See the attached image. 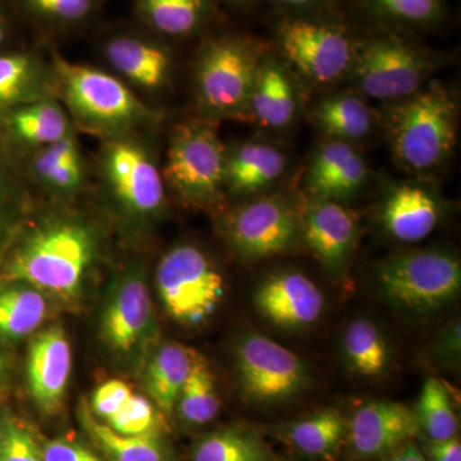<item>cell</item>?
Returning <instances> with one entry per match:
<instances>
[{
    "instance_id": "obj_1",
    "label": "cell",
    "mask_w": 461,
    "mask_h": 461,
    "mask_svg": "<svg viewBox=\"0 0 461 461\" xmlns=\"http://www.w3.org/2000/svg\"><path fill=\"white\" fill-rule=\"evenodd\" d=\"M96 250L95 232L83 221H45L9 251L0 267V285H27L63 299L75 296Z\"/></svg>"
},
{
    "instance_id": "obj_2",
    "label": "cell",
    "mask_w": 461,
    "mask_h": 461,
    "mask_svg": "<svg viewBox=\"0 0 461 461\" xmlns=\"http://www.w3.org/2000/svg\"><path fill=\"white\" fill-rule=\"evenodd\" d=\"M390 136L397 159L412 171L436 168L450 156L456 138V105L439 84L402 99L393 109Z\"/></svg>"
},
{
    "instance_id": "obj_3",
    "label": "cell",
    "mask_w": 461,
    "mask_h": 461,
    "mask_svg": "<svg viewBox=\"0 0 461 461\" xmlns=\"http://www.w3.org/2000/svg\"><path fill=\"white\" fill-rule=\"evenodd\" d=\"M375 282L393 308L411 315L441 311L459 296L461 264L445 250H417L379 264Z\"/></svg>"
},
{
    "instance_id": "obj_4",
    "label": "cell",
    "mask_w": 461,
    "mask_h": 461,
    "mask_svg": "<svg viewBox=\"0 0 461 461\" xmlns=\"http://www.w3.org/2000/svg\"><path fill=\"white\" fill-rule=\"evenodd\" d=\"M53 63L67 107L85 129L117 135L147 120L148 109L114 76L59 56Z\"/></svg>"
},
{
    "instance_id": "obj_5",
    "label": "cell",
    "mask_w": 461,
    "mask_h": 461,
    "mask_svg": "<svg viewBox=\"0 0 461 461\" xmlns=\"http://www.w3.org/2000/svg\"><path fill=\"white\" fill-rule=\"evenodd\" d=\"M156 284L167 313L184 326L208 320L224 296L223 276L211 258L193 245H178L163 256Z\"/></svg>"
},
{
    "instance_id": "obj_6",
    "label": "cell",
    "mask_w": 461,
    "mask_h": 461,
    "mask_svg": "<svg viewBox=\"0 0 461 461\" xmlns=\"http://www.w3.org/2000/svg\"><path fill=\"white\" fill-rule=\"evenodd\" d=\"M226 165V151L214 130L204 123H186L173 132L163 173L184 202L204 206L220 196Z\"/></svg>"
},
{
    "instance_id": "obj_7",
    "label": "cell",
    "mask_w": 461,
    "mask_h": 461,
    "mask_svg": "<svg viewBox=\"0 0 461 461\" xmlns=\"http://www.w3.org/2000/svg\"><path fill=\"white\" fill-rule=\"evenodd\" d=\"M259 68L258 48L248 39L235 35L208 39L196 72L200 100L214 113H240L249 105Z\"/></svg>"
},
{
    "instance_id": "obj_8",
    "label": "cell",
    "mask_w": 461,
    "mask_h": 461,
    "mask_svg": "<svg viewBox=\"0 0 461 461\" xmlns=\"http://www.w3.org/2000/svg\"><path fill=\"white\" fill-rule=\"evenodd\" d=\"M235 359L240 387L253 402H287L311 384L304 360L260 333H247L240 339Z\"/></svg>"
},
{
    "instance_id": "obj_9",
    "label": "cell",
    "mask_w": 461,
    "mask_h": 461,
    "mask_svg": "<svg viewBox=\"0 0 461 461\" xmlns=\"http://www.w3.org/2000/svg\"><path fill=\"white\" fill-rule=\"evenodd\" d=\"M278 41L287 59L317 83L336 80L353 62L350 36L333 23L287 18L278 27Z\"/></svg>"
},
{
    "instance_id": "obj_10",
    "label": "cell",
    "mask_w": 461,
    "mask_h": 461,
    "mask_svg": "<svg viewBox=\"0 0 461 461\" xmlns=\"http://www.w3.org/2000/svg\"><path fill=\"white\" fill-rule=\"evenodd\" d=\"M300 218L278 198H262L233 211L226 221V236L240 257L260 260L293 247L300 233Z\"/></svg>"
},
{
    "instance_id": "obj_11",
    "label": "cell",
    "mask_w": 461,
    "mask_h": 461,
    "mask_svg": "<svg viewBox=\"0 0 461 461\" xmlns=\"http://www.w3.org/2000/svg\"><path fill=\"white\" fill-rule=\"evenodd\" d=\"M423 57L395 35L378 36L360 51L357 78L366 95L375 99H405L420 89Z\"/></svg>"
},
{
    "instance_id": "obj_12",
    "label": "cell",
    "mask_w": 461,
    "mask_h": 461,
    "mask_svg": "<svg viewBox=\"0 0 461 461\" xmlns=\"http://www.w3.org/2000/svg\"><path fill=\"white\" fill-rule=\"evenodd\" d=\"M108 187L133 214H156L165 203V181L150 154L135 141L115 140L103 154Z\"/></svg>"
},
{
    "instance_id": "obj_13",
    "label": "cell",
    "mask_w": 461,
    "mask_h": 461,
    "mask_svg": "<svg viewBox=\"0 0 461 461\" xmlns=\"http://www.w3.org/2000/svg\"><path fill=\"white\" fill-rule=\"evenodd\" d=\"M153 326V303L144 273L130 269L114 282L103 305V339L115 354L130 355L147 341Z\"/></svg>"
},
{
    "instance_id": "obj_14",
    "label": "cell",
    "mask_w": 461,
    "mask_h": 461,
    "mask_svg": "<svg viewBox=\"0 0 461 461\" xmlns=\"http://www.w3.org/2000/svg\"><path fill=\"white\" fill-rule=\"evenodd\" d=\"M72 371V350L66 330L50 326L30 342L27 384L36 408L44 415L62 409Z\"/></svg>"
},
{
    "instance_id": "obj_15",
    "label": "cell",
    "mask_w": 461,
    "mask_h": 461,
    "mask_svg": "<svg viewBox=\"0 0 461 461\" xmlns=\"http://www.w3.org/2000/svg\"><path fill=\"white\" fill-rule=\"evenodd\" d=\"M420 432L414 411L402 402L377 400L360 406L348 424V441L357 456L371 460L402 448Z\"/></svg>"
},
{
    "instance_id": "obj_16",
    "label": "cell",
    "mask_w": 461,
    "mask_h": 461,
    "mask_svg": "<svg viewBox=\"0 0 461 461\" xmlns=\"http://www.w3.org/2000/svg\"><path fill=\"white\" fill-rule=\"evenodd\" d=\"M254 302L266 320L288 330L312 326L324 311V295L320 287L297 272L269 276L258 287Z\"/></svg>"
},
{
    "instance_id": "obj_17",
    "label": "cell",
    "mask_w": 461,
    "mask_h": 461,
    "mask_svg": "<svg viewBox=\"0 0 461 461\" xmlns=\"http://www.w3.org/2000/svg\"><path fill=\"white\" fill-rule=\"evenodd\" d=\"M300 230L321 264L330 273L341 275L359 238V223L353 212L333 200L315 198L306 206Z\"/></svg>"
},
{
    "instance_id": "obj_18",
    "label": "cell",
    "mask_w": 461,
    "mask_h": 461,
    "mask_svg": "<svg viewBox=\"0 0 461 461\" xmlns=\"http://www.w3.org/2000/svg\"><path fill=\"white\" fill-rule=\"evenodd\" d=\"M103 51L109 65L144 89H159L168 78L171 53L162 42L145 33H112L105 39Z\"/></svg>"
},
{
    "instance_id": "obj_19",
    "label": "cell",
    "mask_w": 461,
    "mask_h": 461,
    "mask_svg": "<svg viewBox=\"0 0 461 461\" xmlns=\"http://www.w3.org/2000/svg\"><path fill=\"white\" fill-rule=\"evenodd\" d=\"M368 177L363 158L346 141L323 145L314 156L308 172V186L315 198L344 200L354 195Z\"/></svg>"
},
{
    "instance_id": "obj_20",
    "label": "cell",
    "mask_w": 461,
    "mask_h": 461,
    "mask_svg": "<svg viewBox=\"0 0 461 461\" xmlns=\"http://www.w3.org/2000/svg\"><path fill=\"white\" fill-rule=\"evenodd\" d=\"M439 220V208L429 191L402 185L388 194L382 208L384 229L393 239L418 242L429 238Z\"/></svg>"
},
{
    "instance_id": "obj_21",
    "label": "cell",
    "mask_w": 461,
    "mask_h": 461,
    "mask_svg": "<svg viewBox=\"0 0 461 461\" xmlns=\"http://www.w3.org/2000/svg\"><path fill=\"white\" fill-rule=\"evenodd\" d=\"M196 353L177 342H166L149 359L145 384L154 405L165 417L176 411L178 396L189 377Z\"/></svg>"
},
{
    "instance_id": "obj_22",
    "label": "cell",
    "mask_w": 461,
    "mask_h": 461,
    "mask_svg": "<svg viewBox=\"0 0 461 461\" xmlns=\"http://www.w3.org/2000/svg\"><path fill=\"white\" fill-rule=\"evenodd\" d=\"M136 14L151 32L184 38L199 32L212 11V0H133Z\"/></svg>"
},
{
    "instance_id": "obj_23",
    "label": "cell",
    "mask_w": 461,
    "mask_h": 461,
    "mask_svg": "<svg viewBox=\"0 0 461 461\" xmlns=\"http://www.w3.org/2000/svg\"><path fill=\"white\" fill-rule=\"evenodd\" d=\"M286 168V158L267 144H245L227 157L226 184L238 193H254L277 180Z\"/></svg>"
},
{
    "instance_id": "obj_24",
    "label": "cell",
    "mask_w": 461,
    "mask_h": 461,
    "mask_svg": "<svg viewBox=\"0 0 461 461\" xmlns=\"http://www.w3.org/2000/svg\"><path fill=\"white\" fill-rule=\"evenodd\" d=\"M249 105L263 126L281 129L291 122L295 115L296 100L280 66L275 62L260 66Z\"/></svg>"
},
{
    "instance_id": "obj_25",
    "label": "cell",
    "mask_w": 461,
    "mask_h": 461,
    "mask_svg": "<svg viewBox=\"0 0 461 461\" xmlns=\"http://www.w3.org/2000/svg\"><path fill=\"white\" fill-rule=\"evenodd\" d=\"M80 420L87 435L108 461H168L159 435H120L107 423L94 418L86 405L80 409Z\"/></svg>"
},
{
    "instance_id": "obj_26",
    "label": "cell",
    "mask_w": 461,
    "mask_h": 461,
    "mask_svg": "<svg viewBox=\"0 0 461 461\" xmlns=\"http://www.w3.org/2000/svg\"><path fill=\"white\" fill-rule=\"evenodd\" d=\"M0 288V338L16 341L35 332L48 313L41 291L23 284Z\"/></svg>"
},
{
    "instance_id": "obj_27",
    "label": "cell",
    "mask_w": 461,
    "mask_h": 461,
    "mask_svg": "<svg viewBox=\"0 0 461 461\" xmlns=\"http://www.w3.org/2000/svg\"><path fill=\"white\" fill-rule=\"evenodd\" d=\"M281 433L288 444L300 453L309 456L329 457L338 453L348 433V423L336 409H324L304 420L287 424Z\"/></svg>"
},
{
    "instance_id": "obj_28",
    "label": "cell",
    "mask_w": 461,
    "mask_h": 461,
    "mask_svg": "<svg viewBox=\"0 0 461 461\" xmlns=\"http://www.w3.org/2000/svg\"><path fill=\"white\" fill-rule=\"evenodd\" d=\"M342 351L350 371L360 377H381L390 366L387 339L368 320H357L348 324L342 339Z\"/></svg>"
},
{
    "instance_id": "obj_29",
    "label": "cell",
    "mask_w": 461,
    "mask_h": 461,
    "mask_svg": "<svg viewBox=\"0 0 461 461\" xmlns=\"http://www.w3.org/2000/svg\"><path fill=\"white\" fill-rule=\"evenodd\" d=\"M220 405L213 373L208 363L196 354L176 411L187 426H204L217 417Z\"/></svg>"
},
{
    "instance_id": "obj_30",
    "label": "cell",
    "mask_w": 461,
    "mask_h": 461,
    "mask_svg": "<svg viewBox=\"0 0 461 461\" xmlns=\"http://www.w3.org/2000/svg\"><path fill=\"white\" fill-rule=\"evenodd\" d=\"M11 123L18 138L27 144L47 147L68 136V118L65 112L47 99L36 100L17 109Z\"/></svg>"
},
{
    "instance_id": "obj_31",
    "label": "cell",
    "mask_w": 461,
    "mask_h": 461,
    "mask_svg": "<svg viewBox=\"0 0 461 461\" xmlns=\"http://www.w3.org/2000/svg\"><path fill=\"white\" fill-rule=\"evenodd\" d=\"M39 63L27 53L0 56V107L45 99Z\"/></svg>"
},
{
    "instance_id": "obj_32",
    "label": "cell",
    "mask_w": 461,
    "mask_h": 461,
    "mask_svg": "<svg viewBox=\"0 0 461 461\" xmlns=\"http://www.w3.org/2000/svg\"><path fill=\"white\" fill-rule=\"evenodd\" d=\"M321 129L335 140H357L371 131V109L363 100L351 95L332 96L323 100L315 111Z\"/></svg>"
},
{
    "instance_id": "obj_33",
    "label": "cell",
    "mask_w": 461,
    "mask_h": 461,
    "mask_svg": "<svg viewBox=\"0 0 461 461\" xmlns=\"http://www.w3.org/2000/svg\"><path fill=\"white\" fill-rule=\"evenodd\" d=\"M266 445L250 430L229 427L203 437L193 451V461H267Z\"/></svg>"
},
{
    "instance_id": "obj_34",
    "label": "cell",
    "mask_w": 461,
    "mask_h": 461,
    "mask_svg": "<svg viewBox=\"0 0 461 461\" xmlns=\"http://www.w3.org/2000/svg\"><path fill=\"white\" fill-rule=\"evenodd\" d=\"M450 391L438 378H429L421 387L414 414L420 430H423L429 441L456 437L459 420L451 402Z\"/></svg>"
},
{
    "instance_id": "obj_35",
    "label": "cell",
    "mask_w": 461,
    "mask_h": 461,
    "mask_svg": "<svg viewBox=\"0 0 461 461\" xmlns=\"http://www.w3.org/2000/svg\"><path fill=\"white\" fill-rule=\"evenodd\" d=\"M30 16L56 27H75L86 23L99 0H20Z\"/></svg>"
},
{
    "instance_id": "obj_36",
    "label": "cell",
    "mask_w": 461,
    "mask_h": 461,
    "mask_svg": "<svg viewBox=\"0 0 461 461\" xmlns=\"http://www.w3.org/2000/svg\"><path fill=\"white\" fill-rule=\"evenodd\" d=\"M162 415L153 402L132 393L122 408L109 418L107 424L123 436L159 435Z\"/></svg>"
},
{
    "instance_id": "obj_37",
    "label": "cell",
    "mask_w": 461,
    "mask_h": 461,
    "mask_svg": "<svg viewBox=\"0 0 461 461\" xmlns=\"http://www.w3.org/2000/svg\"><path fill=\"white\" fill-rule=\"evenodd\" d=\"M0 461H44L41 442L11 417L0 418Z\"/></svg>"
},
{
    "instance_id": "obj_38",
    "label": "cell",
    "mask_w": 461,
    "mask_h": 461,
    "mask_svg": "<svg viewBox=\"0 0 461 461\" xmlns=\"http://www.w3.org/2000/svg\"><path fill=\"white\" fill-rule=\"evenodd\" d=\"M384 16L415 25L433 23L442 14V0H372Z\"/></svg>"
},
{
    "instance_id": "obj_39",
    "label": "cell",
    "mask_w": 461,
    "mask_h": 461,
    "mask_svg": "<svg viewBox=\"0 0 461 461\" xmlns=\"http://www.w3.org/2000/svg\"><path fill=\"white\" fill-rule=\"evenodd\" d=\"M132 388L121 379H109L100 384L91 396L90 411L95 417L107 421L132 395Z\"/></svg>"
},
{
    "instance_id": "obj_40",
    "label": "cell",
    "mask_w": 461,
    "mask_h": 461,
    "mask_svg": "<svg viewBox=\"0 0 461 461\" xmlns=\"http://www.w3.org/2000/svg\"><path fill=\"white\" fill-rule=\"evenodd\" d=\"M78 163H81V157L77 145L74 139L67 136L62 140L44 147L33 160V169L36 176L41 177L44 173L57 167L78 165Z\"/></svg>"
},
{
    "instance_id": "obj_41",
    "label": "cell",
    "mask_w": 461,
    "mask_h": 461,
    "mask_svg": "<svg viewBox=\"0 0 461 461\" xmlns=\"http://www.w3.org/2000/svg\"><path fill=\"white\" fill-rule=\"evenodd\" d=\"M41 447L44 461H104L86 446L71 439H42Z\"/></svg>"
},
{
    "instance_id": "obj_42",
    "label": "cell",
    "mask_w": 461,
    "mask_h": 461,
    "mask_svg": "<svg viewBox=\"0 0 461 461\" xmlns=\"http://www.w3.org/2000/svg\"><path fill=\"white\" fill-rule=\"evenodd\" d=\"M461 329L460 321H451L439 333L430 348L433 360L445 366H456L460 362Z\"/></svg>"
},
{
    "instance_id": "obj_43",
    "label": "cell",
    "mask_w": 461,
    "mask_h": 461,
    "mask_svg": "<svg viewBox=\"0 0 461 461\" xmlns=\"http://www.w3.org/2000/svg\"><path fill=\"white\" fill-rule=\"evenodd\" d=\"M83 176V163H78V165L57 167L39 178L56 190L71 191L81 184Z\"/></svg>"
},
{
    "instance_id": "obj_44",
    "label": "cell",
    "mask_w": 461,
    "mask_h": 461,
    "mask_svg": "<svg viewBox=\"0 0 461 461\" xmlns=\"http://www.w3.org/2000/svg\"><path fill=\"white\" fill-rule=\"evenodd\" d=\"M427 454L430 461H461L460 439L453 437L441 441H429Z\"/></svg>"
},
{
    "instance_id": "obj_45",
    "label": "cell",
    "mask_w": 461,
    "mask_h": 461,
    "mask_svg": "<svg viewBox=\"0 0 461 461\" xmlns=\"http://www.w3.org/2000/svg\"><path fill=\"white\" fill-rule=\"evenodd\" d=\"M391 461H430L429 457L421 454L420 448L414 445L402 446L400 453H397Z\"/></svg>"
},
{
    "instance_id": "obj_46",
    "label": "cell",
    "mask_w": 461,
    "mask_h": 461,
    "mask_svg": "<svg viewBox=\"0 0 461 461\" xmlns=\"http://www.w3.org/2000/svg\"><path fill=\"white\" fill-rule=\"evenodd\" d=\"M11 18H9L7 9H5V5H3V3L0 2V47H3V45L8 41L9 36H11Z\"/></svg>"
},
{
    "instance_id": "obj_47",
    "label": "cell",
    "mask_w": 461,
    "mask_h": 461,
    "mask_svg": "<svg viewBox=\"0 0 461 461\" xmlns=\"http://www.w3.org/2000/svg\"><path fill=\"white\" fill-rule=\"evenodd\" d=\"M272 2L288 5V7H306V5H313L321 0H272Z\"/></svg>"
},
{
    "instance_id": "obj_48",
    "label": "cell",
    "mask_w": 461,
    "mask_h": 461,
    "mask_svg": "<svg viewBox=\"0 0 461 461\" xmlns=\"http://www.w3.org/2000/svg\"><path fill=\"white\" fill-rule=\"evenodd\" d=\"M5 371V357H2V354H0V375H3Z\"/></svg>"
},
{
    "instance_id": "obj_49",
    "label": "cell",
    "mask_w": 461,
    "mask_h": 461,
    "mask_svg": "<svg viewBox=\"0 0 461 461\" xmlns=\"http://www.w3.org/2000/svg\"><path fill=\"white\" fill-rule=\"evenodd\" d=\"M229 2H239V0H229Z\"/></svg>"
}]
</instances>
